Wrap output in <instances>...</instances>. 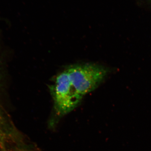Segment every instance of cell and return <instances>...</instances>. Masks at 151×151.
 Listing matches in <instances>:
<instances>
[{"mask_svg": "<svg viewBox=\"0 0 151 151\" xmlns=\"http://www.w3.org/2000/svg\"><path fill=\"white\" fill-rule=\"evenodd\" d=\"M50 90L54 100V114L50 121V125L54 127L58 119L77 107L83 97L71 84L66 69L57 76Z\"/></svg>", "mask_w": 151, "mask_h": 151, "instance_id": "cell-1", "label": "cell"}, {"mask_svg": "<svg viewBox=\"0 0 151 151\" xmlns=\"http://www.w3.org/2000/svg\"><path fill=\"white\" fill-rule=\"evenodd\" d=\"M65 69L71 84L82 97L97 88L108 72L104 66L92 63L72 65Z\"/></svg>", "mask_w": 151, "mask_h": 151, "instance_id": "cell-2", "label": "cell"}]
</instances>
